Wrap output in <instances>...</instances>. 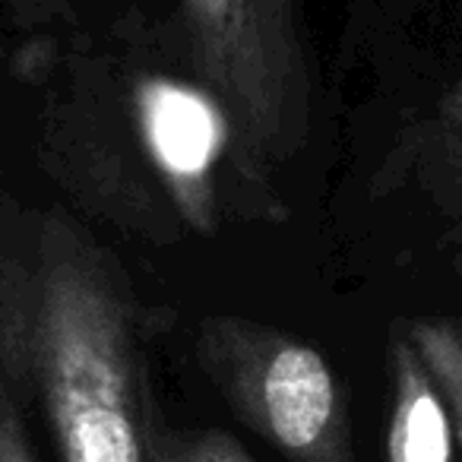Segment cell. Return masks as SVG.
Listing matches in <instances>:
<instances>
[{"label": "cell", "mask_w": 462, "mask_h": 462, "mask_svg": "<svg viewBox=\"0 0 462 462\" xmlns=\"http://www.w3.org/2000/svg\"><path fill=\"white\" fill-rule=\"evenodd\" d=\"M39 159L92 218L155 247L289 222L276 165L174 48L143 26L77 39L48 67Z\"/></svg>", "instance_id": "obj_1"}, {"label": "cell", "mask_w": 462, "mask_h": 462, "mask_svg": "<svg viewBox=\"0 0 462 462\" xmlns=\"http://www.w3.org/2000/svg\"><path fill=\"white\" fill-rule=\"evenodd\" d=\"M149 327L127 273L67 212L0 216V380L60 462H152Z\"/></svg>", "instance_id": "obj_2"}, {"label": "cell", "mask_w": 462, "mask_h": 462, "mask_svg": "<svg viewBox=\"0 0 462 462\" xmlns=\"http://www.w3.org/2000/svg\"><path fill=\"white\" fill-rule=\"evenodd\" d=\"M193 355L235 418L289 462H358L346 390L314 346L273 323L212 314Z\"/></svg>", "instance_id": "obj_3"}, {"label": "cell", "mask_w": 462, "mask_h": 462, "mask_svg": "<svg viewBox=\"0 0 462 462\" xmlns=\"http://www.w3.org/2000/svg\"><path fill=\"white\" fill-rule=\"evenodd\" d=\"M178 39L263 159L301 152L314 86L295 0H180Z\"/></svg>", "instance_id": "obj_4"}, {"label": "cell", "mask_w": 462, "mask_h": 462, "mask_svg": "<svg viewBox=\"0 0 462 462\" xmlns=\"http://www.w3.org/2000/svg\"><path fill=\"white\" fill-rule=\"evenodd\" d=\"M393 409L386 430V462H456V430L447 402L409 336L390 346Z\"/></svg>", "instance_id": "obj_5"}, {"label": "cell", "mask_w": 462, "mask_h": 462, "mask_svg": "<svg viewBox=\"0 0 462 462\" xmlns=\"http://www.w3.org/2000/svg\"><path fill=\"white\" fill-rule=\"evenodd\" d=\"M405 336L434 377L453 421L456 443L462 447V323L415 320L405 327Z\"/></svg>", "instance_id": "obj_6"}, {"label": "cell", "mask_w": 462, "mask_h": 462, "mask_svg": "<svg viewBox=\"0 0 462 462\" xmlns=\"http://www.w3.org/2000/svg\"><path fill=\"white\" fill-rule=\"evenodd\" d=\"M152 462H254L251 453L231 434L218 428L197 430H155Z\"/></svg>", "instance_id": "obj_7"}, {"label": "cell", "mask_w": 462, "mask_h": 462, "mask_svg": "<svg viewBox=\"0 0 462 462\" xmlns=\"http://www.w3.org/2000/svg\"><path fill=\"white\" fill-rule=\"evenodd\" d=\"M0 462H39L23 421V405L0 380Z\"/></svg>", "instance_id": "obj_8"}, {"label": "cell", "mask_w": 462, "mask_h": 462, "mask_svg": "<svg viewBox=\"0 0 462 462\" xmlns=\"http://www.w3.org/2000/svg\"><path fill=\"white\" fill-rule=\"evenodd\" d=\"M14 7L20 26L29 29H48V26H73L77 10L70 0H7Z\"/></svg>", "instance_id": "obj_9"}]
</instances>
